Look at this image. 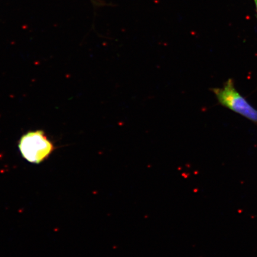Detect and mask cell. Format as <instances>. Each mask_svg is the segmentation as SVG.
<instances>
[{
  "label": "cell",
  "instance_id": "1",
  "mask_svg": "<svg viewBox=\"0 0 257 257\" xmlns=\"http://www.w3.org/2000/svg\"><path fill=\"white\" fill-rule=\"evenodd\" d=\"M221 106L257 124V109L237 91L232 79L229 78L221 88H211Z\"/></svg>",
  "mask_w": 257,
  "mask_h": 257
},
{
  "label": "cell",
  "instance_id": "2",
  "mask_svg": "<svg viewBox=\"0 0 257 257\" xmlns=\"http://www.w3.org/2000/svg\"><path fill=\"white\" fill-rule=\"evenodd\" d=\"M19 149L27 162L38 165L49 157L54 147L43 131H35L29 132L22 137Z\"/></svg>",
  "mask_w": 257,
  "mask_h": 257
},
{
  "label": "cell",
  "instance_id": "3",
  "mask_svg": "<svg viewBox=\"0 0 257 257\" xmlns=\"http://www.w3.org/2000/svg\"><path fill=\"white\" fill-rule=\"evenodd\" d=\"M255 7H256V14H257V0H255Z\"/></svg>",
  "mask_w": 257,
  "mask_h": 257
}]
</instances>
